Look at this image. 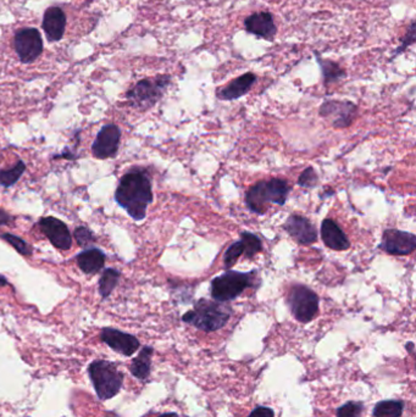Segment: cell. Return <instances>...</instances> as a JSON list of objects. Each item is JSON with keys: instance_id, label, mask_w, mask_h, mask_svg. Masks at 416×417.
Returning <instances> with one entry per match:
<instances>
[{"instance_id": "obj_1", "label": "cell", "mask_w": 416, "mask_h": 417, "mask_svg": "<svg viewBox=\"0 0 416 417\" xmlns=\"http://www.w3.org/2000/svg\"><path fill=\"white\" fill-rule=\"evenodd\" d=\"M115 199L133 220L142 221L146 217V209L153 202L149 177L141 170L126 173L117 185Z\"/></svg>"}, {"instance_id": "obj_2", "label": "cell", "mask_w": 416, "mask_h": 417, "mask_svg": "<svg viewBox=\"0 0 416 417\" xmlns=\"http://www.w3.org/2000/svg\"><path fill=\"white\" fill-rule=\"evenodd\" d=\"M231 315L232 309L226 303L201 299L193 310L182 316V321L204 332H215L228 323Z\"/></svg>"}, {"instance_id": "obj_3", "label": "cell", "mask_w": 416, "mask_h": 417, "mask_svg": "<svg viewBox=\"0 0 416 417\" xmlns=\"http://www.w3.org/2000/svg\"><path fill=\"white\" fill-rule=\"evenodd\" d=\"M289 185L281 178H271L267 181H260L252 185L245 195V204L249 210L264 215L267 211V204H276L282 207L287 202Z\"/></svg>"}, {"instance_id": "obj_4", "label": "cell", "mask_w": 416, "mask_h": 417, "mask_svg": "<svg viewBox=\"0 0 416 417\" xmlns=\"http://www.w3.org/2000/svg\"><path fill=\"white\" fill-rule=\"evenodd\" d=\"M171 83L170 75H159L154 78H144L138 81L127 91L126 98L132 108L148 110L153 108L163 98L164 93Z\"/></svg>"}, {"instance_id": "obj_5", "label": "cell", "mask_w": 416, "mask_h": 417, "mask_svg": "<svg viewBox=\"0 0 416 417\" xmlns=\"http://www.w3.org/2000/svg\"><path fill=\"white\" fill-rule=\"evenodd\" d=\"M257 272H240L228 270L216 276L210 282L211 298L216 301L228 303L240 297L245 289L253 284Z\"/></svg>"}, {"instance_id": "obj_6", "label": "cell", "mask_w": 416, "mask_h": 417, "mask_svg": "<svg viewBox=\"0 0 416 417\" xmlns=\"http://www.w3.org/2000/svg\"><path fill=\"white\" fill-rule=\"evenodd\" d=\"M90 374L99 399H112L120 391L124 376L110 362H93L90 366Z\"/></svg>"}, {"instance_id": "obj_7", "label": "cell", "mask_w": 416, "mask_h": 417, "mask_svg": "<svg viewBox=\"0 0 416 417\" xmlns=\"http://www.w3.org/2000/svg\"><path fill=\"white\" fill-rule=\"evenodd\" d=\"M287 304L294 318L302 323L313 321L319 313L318 294L303 284H294L289 289Z\"/></svg>"}, {"instance_id": "obj_8", "label": "cell", "mask_w": 416, "mask_h": 417, "mask_svg": "<svg viewBox=\"0 0 416 417\" xmlns=\"http://www.w3.org/2000/svg\"><path fill=\"white\" fill-rule=\"evenodd\" d=\"M14 49L22 64H32L43 53V38L35 27H25L14 37Z\"/></svg>"}, {"instance_id": "obj_9", "label": "cell", "mask_w": 416, "mask_h": 417, "mask_svg": "<svg viewBox=\"0 0 416 417\" xmlns=\"http://www.w3.org/2000/svg\"><path fill=\"white\" fill-rule=\"evenodd\" d=\"M358 107L348 100H326L319 109L320 117L329 119L335 129H347L356 119Z\"/></svg>"}, {"instance_id": "obj_10", "label": "cell", "mask_w": 416, "mask_h": 417, "mask_svg": "<svg viewBox=\"0 0 416 417\" xmlns=\"http://www.w3.org/2000/svg\"><path fill=\"white\" fill-rule=\"evenodd\" d=\"M378 249L395 256H407L416 249V237L410 232L388 228L382 234V241Z\"/></svg>"}, {"instance_id": "obj_11", "label": "cell", "mask_w": 416, "mask_h": 417, "mask_svg": "<svg viewBox=\"0 0 416 417\" xmlns=\"http://www.w3.org/2000/svg\"><path fill=\"white\" fill-rule=\"evenodd\" d=\"M121 131L117 126L107 125L99 131L95 138L92 151L98 159L112 158L117 153L120 144Z\"/></svg>"}, {"instance_id": "obj_12", "label": "cell", "mask_w": 416, "mask_h": 417, "mask_svg": "<svg viewBox=\"0 0 416 417\" xmlns=\"http://www.w3.org/2000/svg\"><path fill=\"white\" fill-rule=\"evenodd\" d=\"M284 231L299 245H311L318 241V229L304 216L291 215L284 224Z\"/></svg>"}, {"instance_id": "obj_13", "label": "cell", "mask_w": 416, "mask_h": 417, "mask_svg": "<svg viewBox=\"0 0 416 417\" xmlns=\"http://www.w3.org/2000/svg\"><path fill=\"white\" fill-rule=\"evenodd\" d=\"M245 28L249 35L257 38L265 39L272 42L277 35V26L274 23V15L269 11H257L247 16L245 20Z\"/></svg>"}, {"instance_id": "obj_14", "label": "cell", "mask_w": 416, "mask_h": 417, "mask_svg": "<svg viewBox=\"0 0 416 417\" xmlns=\"http://www.w3.org/2000/svg\"><path fill=\"white\" fill-rule=\"evenodd\" d=\"M42 232L47 236L55 248L60 250H69L73 245V238L68 226L55 217H43L39 221Z\"/></svg>"}, {"instance_id": "obj_15", "label": "cell", "mask_w": 416, "mask_h": 417, "mask_svg": "<svg viewBox=\"0 0 416 417\" xmlns=\"http://www.w3.org/2000/svg\"><path fill=\"white\" fill-rule=\"evenodd\" d=\"M66 23H68L66 13L60 6H50L46 10L43 21H42V28L50 43H55L63 39L65 30H66Z\"/></svg>"}, {"instance_id": "obj_16", "label": "cell", "mask_w": 416, "mask_h": 417, "mask_svg": "<svg viewBox=\"0 0 416 417\" xmlns=\"http://www.w3.org/2000/svg\"><path fill=\"white\" fill-rule=\"evenodd\" d=\"M257 81V77L255 73H243V75H240V77L232 80L226 86L219 88L216 91V97L220 100H225V102L240 99L245 94H248Z\"/></svg>"}, {"instance_id": "obj_17", "label": "cell", "mask_w": 416, "mask_h": 417, "mask_svg": "<svg viewBox=\"0 0 416 417\" xmlns=\"http://www.w3.org/2000/svg\"><path fill=\"white\" fill-rule=\"evenodd\" d=\"M102 340L110 348L119 352L124 357H131L139 348V342L136 337L117 331V330H112V328H105L102 332Z\"/></svg>"}, {"instance_id": "obj_18", "label": "cell", "mask_w": 416, "mask_h": 417, "mask_svg": "<svg viewBox=\"0 0 416 417\" xmlns=\"http://www.w3.org/2000/svg\"><path fill=\"white\" fill-rule=\"evenodd\" d=\"M321 238L327 248L332 250L343 251L349 249L351 247V242L346 236V233L334 220L325 219L322 221Z\"/></svg>"}, {"instance_id": "obj_19", "label": "cell", "mask_w": 416, "mask_h": 417, "mask_svg": "<svg viewBox=\"0 0 416 417\" xmlns=\"http://www.w3.org/2000/svg\"><path fill=\"white\" fill-rule=\"evenodd\" d=\"M314 55H315L316 63H318L320 70H321L322 80H324L325 86H331V85L337 83V82L346 77L347 73L338 63L322 58L321 54L319 52H314Z\"/></svg>"}, {"instance_id": "obj_20", "label": "cell", "mask_w": 416, "mask_h": 417, "mask_svg": "<svg viewBox=\"0 0 416 417\" xmlns=\"http://www.w3.org/2000/svg\"><path fill=\"white\" fill-rule=\"evenodd\" d=\"M78 264L85 274L93 275L103 269L105 265V255L102 250L95 248L87 249L78 255Z\"/></svg>"}, {"instance_id": "obj_21", "label": "cell", "mask_w": 416, "mask_h": 417, "mask_svg": "<svg viewBox=\"0 0 416 417\" xmlns=\"http://www.w3.org/2000/svg\"><path fill=\"white\" fill-rule=\"evenodd\" d=\"M151 355H153V348L146 347L133 360L132 365H131V372L134 377L139 379H148V376L151 374Z\"/></svg>"}, {"instance_id": "obj_22", "label": "cell", "mask_w": 416, "mask_h": 417, "mask_svg": "<svg viewBox=\"0 0 416 417\" xmlns=\"http://www.w3.org/2000/svg\"><path fill=\"white\" fill-rule=\"evenodd\" d=\"M403 401L385 400L375 405L373 417H400L403 413Z\"/></svg>"}, {"instance_id": "obj_23", "label": "cell", "mask_w": 416, "mask_h": 417, "mask_svg": "<svg viewBox=\"0 0 416 417\" xmlns=\"http://www.w3.org/2000/svg\"><path fill=\"white\" fill-rule=\"evenodd\" d=\"M119 278H120V272L115 269L105 270L103 276L99 280V292L104 299L112 294V291L115 289L116 284L119 282Z\"/></svg>"}, {"instance_id": "obj_24", "label": "cell", "mask_w": 416, "mask_h": 417, "mask_svg": "<svg viewBox=\"0 0 416 417\" xmlns=\"http://www.w3.org/2000/svg\"><path fill=\"white\" fill-rule=\"evenodd\" d=\"M240 241L245 245V258H254L262 250V239L254 233L240 232Z\"/></svg>"}, {"instance_id": "obj_25", "label": "cell", "mask_w": 416, "mask_h": 417, "mask_svg": "<svg viewBox=\"0 0 416 417\" xmlns=\"http://www.w3.org/2000/svg\"><path fill=\"white\" fill-rule=\"evenodd\" d=\"M26 165L23 161H18L13 168L9 170H0V185L4 187H11L18 181V178L25 173Z\"/></svg>"}, {"instance_id": "obj_26", "label": "cell", "mask_w": 416, "mask_h": 417, "mask_svg": "<svg viewBox=\"0 0 416 417\" xmlns=\"http://www.w3.org/2000/svg\"><path fill=\"white\" fill-rule=\"evenodd\" d=\"M245 254V245L242 243V241L235 242L233 244L228 247L226 253L223 255V265L225 269L231 270V267L236 265L238 259L240 258V255Z\"/></svg>"}, {"instance_id": "obj_27", "label": "cell", "mask_w": 416, "mask_h": 417, "mask_svg": "<svg viewBox=\"0 0 416 417\" xmlns=\"http://www.w3.org/2000/svg\"><path fill=\"white\" fill-rule=\"evenodd\" d=\"M416 40V21L415 20H412L410 22V25L407 28V32H405V35L403 36V38L400 39V45H399L397 49H395L393 54H392V58H390V60H395L397 56L400 55L402 53L405 52L407 48L412 45V44L415 43Z\"/></svg>"}, {"instance_id": "obj_28", "label": "cell", "mask_w": 416, "mask_h": 417, "mask_svg": "<svg viewBox=\"0 0 416 417\" xmlns=\"http://www.w3.org/2000/svg\"><path fill=\"white\" fill-rule=\"evenodd\" d=\"M0 238H3L10 245H13L14 248L16 249V251H18L23 256H31L32 253H33L32 247L27 242L23 241L22 238H20V237L14 236L11 233H4Z\"/></svg>"}, {"instance_id": "obj_29", "label": "cell", "mask_w": 416, "mask_h": 417, "mask_svg": "<svg viewBox=\"0 0 416 417\" xmlns=\"http://www.w3.org/2000/svg\"><path fill=\"white\" fill-rule=\"evenodd\" d=\"M364 406L361 403L348 401L337 410V417H361Z\"/></svg>"}, {"instance_id": "obj_30", "label": "cell", "mask_w": 416, "mask_h": 417, "mask_svg": "<svg viewBox=\"0 0 416 417\" xmlns=\"http://www.w3.org/2000/svg\"><path fill=\"white\" fill-rule=\"evenodd\" d=\"M319 176L314 168H306L298 177V185L303 188H314L318 185Z\"/></svg>"}, {"instance_id": "obj_31", "label": "cell", "mask_w": 416, "mask_h": 417, "mask_svg": "<svg viewBox=\"0 0 416 417\" xmlns=\"http://www.w3.org/2000/svg\"><path fill=\"white\" fill-rule=\"evenodd\" d=\"M75 238L78 241V244L86 248L88 245L93 244L95 242V236L90 229L86 227H78L75 229Z\"/></svg>"}, {"instance_id": "obj_32", "label": "cell", "mask_w": 416, "mask_h": 417, "mask_svg": "<svg viewBox=\"0 0 416 417\" xmlns=\"http://www.w3.org/2000/svg\"><path fill=\"white\" fill-rule=\"evenodd\" d=\"M274 410L266 406H259V408H254L252 413L248 417H274Z\"/></svg>"}, {"instance_id": "obj_33", "label": "cell", "mask_w": 416, "mask_h": 417, "mask_svg": "<svg viewBox=\"0 0 416 417\" xmlns=\"http://www.w3.org/2000/svg\"><path fill=\"white\" fill-rule=\"evenodd\" d=\"M11 220H13V217H11L6 211L0 209V226H4V224H9Z\"/></svg>"}, {"instance_id": "obj_34", "label": "cell", "mask_w": 416, "mask_h": 417, "mask_svg": "<svg viewBox=\"0 0 416 417\" xmlns=\"http://www.w3.org/2000/svg\"><path fill=\"white\" fill-rule=\"evenodd\" d=\"M6 284H8V281L5 280L4 276H0V287L6 286Z\"/></svg>"}, {"instance_id": "obj_35", "label": "cell", "mask_w": 416, "mask_h": 417, "mask_svg": "<svg viewBox=\"0 0 416 417\" xmlns=\"http://www.w3.org/2000/svg\"><path fill=\"white\" fill-rule=\"evenodd\" d=\"M159 417H178L177 416L176 413H164L161 416Z\"/></svg>"}]
</instances>
